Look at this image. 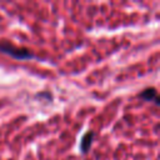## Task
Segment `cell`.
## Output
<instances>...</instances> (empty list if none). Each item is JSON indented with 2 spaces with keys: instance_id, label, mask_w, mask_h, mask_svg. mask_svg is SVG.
<instances>
[{
  "instance_id": "6da1fadb",
  "label": "cell",
  "mask_w": 160,
  "mask_h": 160,
  "mask_svg": "<svg viewBox=\"0 0 160 160\" xmlns=\"http://www.w3.org/2000/svg\"><path fill=\"white\" fill-rule=\"evenodd\" d=\"M0 52L5 54L15 60H29L34 58V54L26 48H19L8 40L0 41Z\"/></svg>"
},
{
  "instance_id": "7a4b0ae2",
  "label": "cell",
  "mask_w": 160,
  "mask_h": 160,
  "mask_svg": "<svg viewBox=\"0 0 160 160\" xmlns=\"http://www.w3.org/2000/svg\"><path fill=\"white\" fill-rule=\"evenodd\" d=\"M94 138H95V132L92 131V130H89V131H86L84 135H82V138H81V140H80V152L81 154H88L89 152V150H90V148H91V145H92V141H94Z\"/></svg>"
},
{
  "instance_id": "3957f363",
  "label": "cell",
  "mask_w": 160,
  "mask_h": 160,
  "mask_svg": "<svg viewBox=\"0 0 160 160\" xmlns=\"http://www.w3.org/2000/svg\"><path fill=\"white\" fill-rule=\"evenodd\" d=\"M139 99L144 100V101H154L155 105H159L160 104V99H159V95H158V91L155 88H146L144 89L140 94H139Z\"/></svg>"
}]
</instances>
